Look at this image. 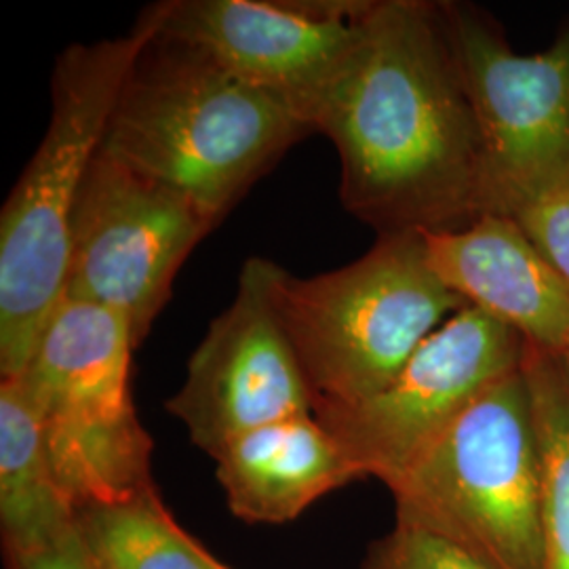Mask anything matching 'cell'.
Returning <instances> with one entry per match:
<instances>
[{"label":"cell","instance_id":"6da1fadb","mask_svg":"<svg viewBox=\"0 0 569 569\" xmlns=\"http://www.w3.org/2000/svg\"><path fill=\"white\" fill-rule=\"evenodd\" d=\"M340 199L378 234L460 230L483 216V152L443 2L373 0L366 37L315 117Z\"/></svg>","mask_w":569,"mask_h":569},{"label":"cell","instance_id":"7a4b0ae2","mask_svg":"<svg viewBox=\"0 0 569 569\" xmlns=\"http://www.w3.org/2000/svg\"><path fill=\"white\" fill-rule=\"evenodd\" d=\"M157 4L119 39L74 42L51 79V121L0 213V373L20 378L66 296L72 216L122 87L157 37Z\"/></svg>","mask_w":569,"mask_h":569},{"label":"cell","instance_id":"3957f363","mask_svg":"<svg viewBox=\"0 0 569 569\" xmlns=\"http://www.w3.org/2000/svg\"><path fill=\"white\" fill-rule=\"evenodd\" d=\"M310 133V122L281 98L159 28L122 87L103 150L222 222Z\"/></svg>","mask_w":569,"mask_h":569},{"label":"cell","instance_id":"277c9868","mask_svg":"<svg viewBox=\"0 0 569 569\" xmlns=\"http://www.w3.org/2000/svg\"><path fill=\"white\" fill-rule=\"evenodd\" d=\"M274 300L315 413L378 395L468 306L428 264L422 232L378 234L363 258L308 279L281 268Z\"/></svg>","mask_w":569,"mask_h":569},{"label":"cell","instance_id":"5b68a950","mask_svg":"<svg viewBox=\"0 0 569 569\" xmlns=\"http://www.w3.org/2000/svg\"><path fill=\"white\" fill-rule=\"evenodd\" d=\"M397 521L486 569H542V449L526 366L489 388L388 486Z\"/></svg>","mask_w":569,"mask_h":569},{"label":"cell","instance_id":"8992f818","mask_svg":"<svg viewBox=\"0 0 569 569\" xmlns=\"http://www.w3.org/2000/svg\"><path fill=\"white\" fill-rule=\"evenodd\" d=\"M131 327L103 306L63 298L20 378L74 512L152 486V439L131 397ZM9 380V378H7Z\"/></svg>","mask_w":569,"mask_h":569},{"label":"cell","instance_id":"52a82bcc","mask_svg":"<svg viewBox=\"0 0 569 569\" xmlns=\"http://www.w3.org/2000/svg\"><path fill=\"white\" fill-rule=\"evenodd\" d=\"M483 152V216L569 186V26L540 53L512 51L479 7L443 2Z\"/></svg>","mask_w":569,"mask_h":569},{"label":"cell","instance_id":"ba28073f","mask_svg":"<svg viewBox=\"0 0 569 569\" xmlns=\"http://www.w3.org/2000/svg\"><path fill=\"white\" fill-rule=\"evenodd\" d=\"M218 224L190 197L102 146L72 216L66 296L121 315L140 348L183 262Z\"/></svg>","mask_w":569,"mask_h":569},{"label":"cell","instance_id":"9c48e42d","mask_svg":"<svg viewBox=\"0 0 569 569\" xmlns=\"http://www.w3.org/2000/svg\"><path fill=\"white\" fill-rule=\"evenodd\" d=\"M528 348L519 331L467 306L430 333L378 395L315 416L363 477L388 488L489 388L521 371Z\"/></svg>","mask_w":569,"mask_h":569},{"label":"cell","instance_id":"30bf717a","mask_svg":"<svg viewBox=\"0 0 569 569\" xmlns=\"http://www.w3.org/2000/svg\"><path fill=\"white\" fill-rule=\"evenodd\" d=\"M161 32L315 117L345 77L373 0H167ZM317 133V131H315Z\"/></svg>","mask_w":569,"mask_h":569},{"label":"cell","instance_id":"8fae6325","mask_svg":"<svg viewBox=\"0 0 569 569\" xmlns=\"http://www.w3.org/2000/svg\"><path fill=\"white\" fill-rule=\"evenodd\" d=\"M279 270L266 258L244 262L232 305L211 321L182 388L167 401L192 446L211 458L256 428L315 413L274 300Z\"/></svg>","mask_w":569,"mask_h":569},{"label":"cell","instance_id":"7c38bea8","mask_svg":"<svg viewBox=\"0 0 569 569\" xmlns=\"http://www.w3.org/2000/svg\"><path fill=\"white\" fill-rule=\"evenodd\" d=\"M422 234L428 264L468 306L538 350H568L569 287L512 218L486 213L467 228Z\"/></svg>","mask_w":569,"mask_h":569},{"label":"cell","instance_id":"4fadbf2b","mask_svg":"<svg viewBox=\"0 0 569 569\" xmlns=\"http://www.w3.org/2000/svg\"><path fill=\"white\" fill-rule=\"evenodd\" d=\"M213 460L228 509L247 523L293 521L327 493L363 479L315 413L256 428Z\"/></svg>","mask_w":569,"mask_h":569},{"label":"cell","instance_id":"5bb4252c","mask_svg":"<svg viewBox=\"0 0 569 569\" xmlns=\"http://www.w3.org/2000/svg\"><path fill=\"white\" fill-rule=\"evenodd\" d=\"M77 512L51 465L41 418L16 378L0 382V529L4 555L53 542Z\"/></svg>","mask_w":569,"mask_h":569},{"label":"cell","instance_id":"9a60e30c","mask_svg":"<svg viewBox=\"0 0 569 569\" xmlns=\"http://www.w3.org/2000/svg\"><path fill=\"white\" fill-rule=\"evenodd\" d=\"M77 529L98 569H230L173 519L154 483L82 507Z\"/></svg>","mask_w":569,"mask_h":569},{"label":"cell","instance_id":"2e32d148","mask_svg":"<svg viewBox=\"0 0 569 569\" xmlns=\"http://www.w3.org/2000/svg\"><path fill=\"white\" fill-rule=\"evenodd\" d=\"M526 373L545 472L542 569H569V385L559 359L533 346Z\"/></svg>","mask_w":569,"mask_h":569},{"label":"cell","instance_id":"e0dca14e","mask_svg":"<svg viewBox=\"0 0 569 569\" xmlns=\"http://www.w3.org/2000/svg\"><path fill=\"white\" fill-rule=\"evenodd\" d=\"M363 569H486L427 529L395 521L367 552Z\"/></svg>","mask_w":569,"mask_h":569},{"label":"cell","instance_id":"ac0fdd59","mask_svg":"<svg viewBox=\"0 0 569 569\" xmlns=\"http://www.w3.org/2000/svg\"><path fill=\"white\" fill-rule=\"evenodd\" d=\"M510 218L569 287V186L531 199Z\"/></svg>","mask_w":569,"mask_h":569},{"label":"cell","instance_id":"d6986e66","mask_svg":"<svg viewBox=\"0 0 569 569\" xmlns=\"http://www.w3.org/2000/svg\"><path fill=\"white\" fill-rule=\"evenodd\" d=\"M7 569H98L77 526L58 540L34 549L7 552Z\"/></svg>","mask_w":569,"mask_h":569},{"label":"cell","instance_id":"ffe728a7","mask_svg":"<svg viewBox=\"0 0 569 569\" xmlns=\"http://www.w3.org/2000/svg\"><path fill=\"white\" fill-rule=\"evenodd\" d=\"M557 357V355H555ZM559 359V363H561V369H563V373H566V380H568L569 385V348L563 352V355H559L557 357Z\"/></svg>","mask_w":569,"mask_h":569}]
</instances>
